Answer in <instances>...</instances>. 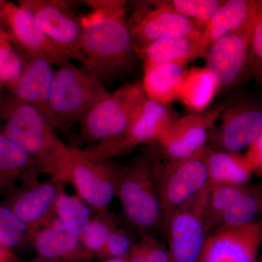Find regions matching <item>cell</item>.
<instances>
[{
  "mask_svg": "<svg viewBox=\"0 0 262 262\" xmlns=\"http://www.w3.org/2000/svg\"><path fill=\"white\" fill-rule=\"evenodd\" d=\"M126 10V1L113 0L81 18V63L106 88L134 75L140 61Z\"/></svg>",
  "mask_w": 262,
  "mask_h": 262,
  "instance_id": "1",
  "label": "cell"
},
{
  "mask_svg": "<svg viewBox=\"0 0 262 262\" xmlns=\"http://www.w3.org/2000/svg\"><path fill=\"white\" fill-rule=\"evenodd\" d=\"M0 115L4 122L0 132L35 161L41 173L66 183L72 147L58 137L46 115L13 96L2 103Z\"/></svg>",
  "mask_w": 262,
  "mask_h": 262,
  "instance_id": "2",
  "label": "cell"
},
{
  "mask_svg": "<svg viewBox=\"0 0 262 262\" xmlns=\"http://www.w3.org/2000/svg\"><path fill=\"white\" fill-rule=\"evenodd\" d=\"M163 164L157 150L150 149L122 167L117 196L127 220L143 235L164 231L158 180Z\"/></svg>",
  "mask_w": 262,
  "mask_h": 262,
  "instance_id": "3",
  "label": "cell"
},
{
  "mask_svg": "<svg viewBox=\"0 0 262 262\" xmlns=\"http://www.w3.org/2000/svg\"><path fill=\"white\" fill-rule=\"evenodd\" d=\"M108 94L107 88L85 69L71 61L59 66L53 78L48 120L55 129L80 124Z\"/></svg>",
  "mask_w": 262,
  "mask_h": 262,
  "instance_id": "4",
  "label": "cell"
},
{
  "mask_svg": "<svg viewBox=\"0 0 262 262\" xmlns=\"http://www.w3.org/2000/svg\"><path fill=\"white\" fill-rule=\"evenodd\" d=\"M169 106L146 97L136 110L127 128L120 135L84 149L98 159L113 160L128 155L142 144H156L169 125L177 119Z\"/></svg>",
  "mask_w": 262,
  "mask_h": 262,
  "instance_id": "5",
  "label": "cell"
},
{
  "mask_svg": "<svg viewBox=\"0 0 262 262\" xmlns=\"http://www.w3.org/2000/svg\"><path fill=\"white\" fill-rule=\"evenodd\" d=\"M146 98L141 81L129 82L110 92L80 122L82 139L99 143L120 135Z\"/></svg>",
  "mask_w": 262,
  "mask_h": 262,
  "instance_id": "6",
  "label": "cell"
},
{
  "mask_svg": "<svg viewBox=\"0 0 262 262\" xmlns=\"http://www.w3.org/2000/svg\"><path fill=\"white\" fill-rule=\"evenodd\" d=\"M122 165L113 160L92 158L84 149L72 147L66 172V182L71 183L90 207L104 212L117 195Z\"/></svg>",
  "mask_w": 262,
  "mask_h": 262,
  "instance_id": "7",
  "label": "cell"
},
{
  "mask_svg": "<svg viewBox=\"0 0 262 262\" xmlns=\"http://www.w3.org/2000/svg\"><path fill=\"white\" fill-rule=\"evenodd\" d=\"M204 150L192 158L167 161L162 166L158 192L164 227L176 212L187 206L208 187Z\"/></svg>",
  "mask_w": 262,
  "mask_h": 262,
  "instance_id": "8",
  "label": "cell"
},
{
  "mask_svg": "<svg viewBox=\"0 0 262 262\" xmlns=\"http://www.w3.org/2000/svg\"><path fill=\"white\" fill-rule=\"evenodd\" d=\"M208 186L165 224L170 262H198L208 235L206 205Z\"/></svg>",
  "mask_w": 262,
  "mask_h": 262,
  "instance_id": "9",
  "label": "cell"
},
{
  "mask_svg": "<svg viewBox=\"0 0 262 262\" xmlns=\"http://www.w3.org/2000/svg\"><path fill=\"white\" fill-rule=\"evenodd\" d=\"M127 19L135 49L165 38L202 33L195 22L169 8L164 1L140 2Z\"/></svg>",
  "mask_w": 262,
  "mask_h": 262,
  "instance_id": "10",
  "label": "cell"
},
{
  "mask_svg": "<svg viewBox=\"0 0 262 262\" xmlns=\"http://www.w3.org/2000/svg\"><path fill=\"white\" fill-rule=\"evenodd\" d=\"M254 22L221 38L207 50L206 67L214 76L218 94L228 92L248 78L250 42Z\"/></svg>",
  "mask_w": 262,
  "mask_h": 262,
  "instance_id": "11",
  "label": "cell"
},
{
  "mask_svg": "<svg viewBox=\"0 0 262 262\" xmlns=\"http://www.w3.org/2000/svg\"><path fill=\"white\" fill-rule=\"evenodd\" d=\"M222 106L177 118L157 141V151L168 161L192 158L207 147L209 132L220 117Z\"/></svg>",
  "mask_w": 262,
  "mask_h": 262,
  "instance_id": "12",
  "label": "cell"
},
{
  "mask_svg": "<svg viewBox=\"0 0 262 262\" xmlns=\"http://www.w3.org/2000/svg\"><path fill=\"white\" fill-rule=\"evenodd\" d=\"M0 19L16 46L28 58H42L58 67L72 59L67 52L41 31L30 12L19 3L3 1L0 5Z\"/></svg>",
  "mask_w": 262,
  "mask_h": 262,
  "instance_id": "13",
  "label": "cell"
},
{
  "mask_svg": "<svg viewBox=\"0 0 262 262\" xmlns=\"http://www.w3.org/2000/svg\"><path fill=\"white\" fill-rule=\"evenodd\" d=\"M18 3L30 12L38 27L52 42L67 52L72 59L81 63V19L58 2L21 0Z\"/></svg>",
  "mask_w": 262,
  "mask_h": 262,
  "instance_id": "14",
  "label": "cell"
},
{
  "mask_svg": "<svg viewBox=\"0 0 262 262\" xmlns=\"http://www.w3.org/2000/svg\"><path fill=\"white\" fill-rule=\"evenodd\" d=\"M261 241L262 220L221 227L208 234L198 262H256Z\"/></svg>",
  "mask_w": 262,
  "mask_h": 262,
  "instance_id": "15",
  "label": "cell"
},
{
  "mask_svg": "<svg viewBox=\"0 0 262 262\" xmlns=\"http://www.w3.org/2000/svg\"><path fill=\"white\" fill-rule=\"evenodd\" d=\"M220 117L216 149L239 153L262 135V106L257 103L241 101L222 106Z\"/></svg>",
  "mask_w": 262,
  "mask_h": 262,
  "instance_id": "16",
  "label": "cell"
},
{
  "mask_svg": "<svg viewBox=\"0 0 262 262\" xmlns=\"http://www.w3.org/2000/svg\"><path fill=\"white\" fill-rule=\"evenodd\" d=\"M63 184L53 178L38 182L29 187L20 188L2 202L34 233L36 229L55 216V203Z\"/></svg>",
  "mask_w": 262,
  "mask_h": 262,
  "instance_id": "17",
  "label": "cell"
},
{
  "mask_svg": "<svg viewBox=\"0 0 262 262\" xmlns=\"http://www.w3.org/2000/svg\"><path fill=\"white\" fill-rule=\"evenodd\" d=\"M31 245L45 262H82L92 258L80 237L69 232L56 216L34 231Z\"/></svg>",
  "mask_w": 262,
  "mask_h": 262,
  "instance_id": "18",
  "label": "cell"
},
{
  "mask_svg": "<svg viewBox=\"0 0 262 262\" xmlns=\"http://www.w3.org/2000/svg\"><path fill=\"white\" fill-rule=\"evenodd\" d=\"M37 163L23 149L0 132V196L4 199L22 187L39 182Z\"/></svg>",
  "mask_w": 262,
  "mask_h": 262,
  "instance_id": "19",
  "label": "cell"
},
{
  "mask_svg": "<svg viewBox=\"0 0 262 262\" xmlns=\"http://www.w3.org/2000/svg\"><path fill=\"white\" fill-rule=\"evenodd\" d=\"M51 63L29 58L21 75L8 86L17 101L38 108L48 119V106L55 72Z\"/></svg>",
  "mask_w": 262,
  "mask_h": 262,
  "instance_id": "20",
  "label": "cell"
},
{
  "mask_svg": "<svg viewBox=\"0 0 262 262\" xmlns=\"http://www.w3.org/2000/svg\"><path fill=\"white\" fill-rule=\"evenodd\" d=\"M258 6V0H224L201 33L205 55L212 43L252 24L257 14Z\"/></svg>",
  "mask_w": 262,
  "mask_h": 262,
  "instance_id": "21",
  "label": "cell"
},
{
  "mask_svg": "<svg viewBox=\"0 0 262 262\" xmlns=\"http://www.w3.org/2000/svg\"><path fill=\"white\" fill-rule=\"evenodd\" d=\"M201 33L165 38L136 50L143 64L174 63L185 67L188 63L204 58Z\"/></svg>",
  "mask_w": 262,
  "mask_h": 262,
  "instance_id": "22",
  "label": "cell"
},
{
  "mask_svg": "<svg viewBox=\"0 0 262 262\" xmlns=\"http://www.w3.org/2000/svg\"><path fill=\"white\" fill-rule=\"evenodd\" d=\"M208 175V185L233 186L246 185L253 171L244 155L239 153L212 149L207 146L204 150Z\"/></svg>",
  "mask_w": 262,
  "mask_h": 262,
  "instance_id": "23",
  "label": "cell"
},
{
  "mask_svg": "<svg viewBox=\"0 0 262 262\" xmlns=\"http://www.w3.org/2000/svg\"><path fill=\"white\" fill-rule=\"evenodd\" d=\"M141 81L149 99L169 106L177 101L179 86L186 67L174 63H146Z\"/></svg>",
  "mask_w": 262,
  "mask_h": 262,
  "instance_id": "24",
  "label": "cell"
},
{
  "mask_svg": "<svg viewBox=\"0 0 262 262\" xmlns=\"http://www.w3.org/2000/svg\"><path fill=\"white\" fill-rule=\"evenodd\" d=\"M218 85L214 76L205 67L186 69L179 86L177 101L192 113H203L210 106Z\"/></svg>",
  "mask_w": 262,
  "mask_h": 262,
  "instance_id": "25",
  "label": "cell"
},
{
  "mask_svg": "<svg viewBox=\"0 0 262 262\" xmlns=\"http://www.w3.org/2000/svg\"><path fill=\"white\" fill-rule=\"evenodd\" d=\"M55 216L71 233L80 237L92 220L90 207L79 196L70 195L63 188L57 196Z\"/></svg>",
  "mask_w": 262,
  "mask_h": 262,
  "instance_id": "26",
  "label": "cell"
},
{
  "mask_svg": "<svg viewBox=\"0 0 262 262\" xmlns=\"http://www.w3.org/2000/svg\"><path fill=\"white\" fill-rule=\"evenodd\" d=\"M262 211V192L256 188L249 187L239 196L219 219L216 227H241L252 223L253 220ZM214 229V230H215Z\"/></svg>",
  "mask_w": 262,
  "mask_h": 262,
  "instance_id": "27",
  "label": "cell"
},
{
  "mask_svg": "<svg viewBox=\"0 0 262 262\" xmlns=\"http://www.w3.org/2000/svg\"><path fill=\"white\" fill-rule=\"evenodd\" d=\"M248 186L208 185L206 205V222L208 233L215 229L221 215L235 200L248 190Z\"/></svg>",
  "mask_w": 262,
  "mask_h": 262,
  "instance_id": "28",
  "label": "cell"
},
{
  "mask_svg": "<svg viewBox=\"0 0 262 262\" xmlns=\"http://www.w3.org/2000/svg\"><path fill=\"white\" fill-rule=\"evenodd\" d=\"M32 232L14 212L0 202V244L13 251L31 244Z\"/></svg>",
  "mask_w": 262,
  "mask_h": 262,
  "instance_id": "29",
  "label": "cell"
},
{
  "mask_svg": "<svg viewBox=\"0 0 262 262\" xmlns=\"http://www.w3.org/2000/svg\"><path fill=\"white\" fill-rule=\"evenodd\" d=\"M16 44L0 20V84L9 86L21 75L28 59L14 48Z\"/></svg>",
  "mask_w": 262,
  "mask_h": 262,
  "instance_id": "30",
  "label": "cell"
},
{
  "mask_svg": "<svg viewBox=\"0 0 262 262\" xmlns=\"http://www.w3.org/2000/svg\"><path fill=\"white\" fill-rule=\"evenodd\" d=\"M179 14L195 22L202 29L208 24L224 0H163Z\"/></svg>",
  "mask_w": 262,
  "mask_h": 262,
  "instance_id": "31",
  "label": "cell"
},
{
  "mask_svg": "<svg viewBox=\"0 0 262 262\" xmlns=\"http://www.w3.org/2000/svg\"><path fill=\"white\" fill-rule=\"evenodd\" d=\"M114 227L113 222L106 217L92 218L80 237L82 246L91 257H100L104 249L110 231Z\"/></svg>",
  "mask_w": 262,
  "mask_h": 262,
  "instance_id": "32",
  "label": "cell"
},
{
  "mask_svg": "<svg viewBox=\"0 0 262 262\" xmlns=\"http://www.w3.org/2000/svg\"><path fill=\"white\" fill-rule=\"evenodd\" d=\"M248 77L262 83V0H258L257 14L251 33Z\"/></svg>",
  "mask_w": 262,
  "mask_h": 262,
  "instance_id": "33",
  "label": "cell"
},
{
  "mask_svg": "<svg viewBox=\"0 0 262 262\" xmlns=\"http://www.w3.org/2000/svg\"><path fill=\"white\" fill-rule=\"evenodd\" d=\"M134 244L130 237L122 229L114 227L110 231L106 245L100 258L128 257Z\"/></svg>",
  "mask_w": 262,
  "mask_h": 262,
  "instance_id": "34",
  "label": "cell"
},
{
  "mask_svg": "<svg viewBox=\"0 0 262 262\" xmlns=\"http://www.w3.org/2000/svg\"><path fill=\"white\" fill-rule=\"evenodd\" d=\"M139 242L144 249L147 262H170L168 248L155 236L143 235Z\"/></svg>",
  "mask_w": 262,
  "mask_h": 262,
  "instance_id": "35",
  "label": "cell"
},
{
  "mask_svg": "<svg viewBox=\"0 0 262 262\" xmlns=\"http://www.w3.org/2000/svg\"><path fill=\"white\" fill-rule=\"evenodd\" d=\"M244 156L253 173L262 177V135L246 149Z\"/></svg>",
  "mask_w": 262,
  "mask_h": 262,
  "instance_id": "36",
  "label": "cell"
},
{
  "mask_svg": "<svg viewBox=\"0 0 262 262\" xmlns=\"http://www.w3.org/2000/svg\"><path fill=\"white\" fill-rule=\"evenodd\" d=\"M127 262H147L145 253L140 242L134 244L128 257Z\"/></svg>",
  "mask_w": 262,
  "mask_h": 262,
  "instance_id": "37",
  "label": "cell"
},
{
  "mask_svg": "<svg viewBox=\"0 0 262 262\" xmlns=\"http://www.w3.org/2000/svg\"><path fill=\"white\" fill-rule=\"evenodd\" d=\"M18 260L13 251L0 244V262H15Z\"/></svg>",
  "mask_w": 262,
  "mask_h": 262,
  "instance_id": "38",
  "label": "cell"
},
{
  "mask_svg": "<svg viewBox=\"0 0 262 262\" xmlns=\"http://www.w3.org/2000/svg\"><path fill=\"white\" fill-rule=\"evenodd\" d=\"M101 262H127V257L104 258Z\"/></svg>",
  "mask_w": 262,
  "mask_h": 262,
  "instance_id": "39",
  "label": "cell"
},
{
  "mask_svg": "<svg viewBox=\"0 0 262 262\" xmlns=\"http://www.w3.org/2000/svg\"><path fill=\"white\" fill-rule=\"evenodd\" d=\"M15 262H45V261H43V260L41 259L40 258H39V257H37V256H36V257L32 258V259H29V260L18 259V261H15Z\"/></svg>",
  "mask_w": 262,
  "mask_h": 262,
  "instance_id": "40",
  "label": "cell"
},
{
  "mask_svg": "<svg viewBox=\"0 0 262 262\" xmlns=\"http://www.w3.org/2000/svg\"><path fill=\"white\" fill-rule=\"evenodd\" d=\"M2 2H3V1H0V3H2ZM0 5H1V4H0Z\"/></svg>",
  "mask_w": 262,
  "mask_h": 262,
  "instance_id": "41",
  "label": "cell"
},
{
  "mask_svg": "<svg viewBox=\"0 0 262 262\" xmlns=\"http://www.w3.org/2000/svg\"><path fill=\"white\" fill-rule=\"evenodd\" d=\"M261 262H262V261H261Z\"/></svg>",
  "mask_w": 262,
  "mask_h": 262,
  "instance_id": "42",
  "label": "cell"
}]
</instances>
